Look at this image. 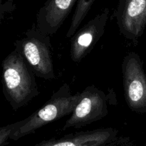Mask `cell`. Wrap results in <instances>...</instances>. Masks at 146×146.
Returning <instances> with one entry per match:
<instances>
[{
	"instance_id": "cell-3",
	"label": "cell",
	"mask_w": 146,
	"mask_h": 146,
	"mask_svg": "<svg viewBox=\"0 0 146 146\" xmlns=\"http://www.w3.org/2000/svg\"><path fill=\"white\" fill-rule=\"evenodd\" d=\"M14 47L36 76L47 81L56 78L51 38L40 31L36 24L14 42Z\"/></svg>"
},
{
	"instance_id": "cell-1",
	"label": "cell",
	"mask_w": 146,
	"mask_h": 146,
	"mask_svg": "<svg viewBox=\"0 0 146 146\" xmlns=\"http://www.w3.org/2000/svg\"><path fill=\"white\" fill-rule=\"evenodd\" d=\"M2 90L14 111L39 95L35 74L15 49L2 61Z\"/></svg>"
},
{
	"instance_id": "cell-10",
	"label": "cell",
	"mask_w": 146,
	"mask_h": 146,
	"mask_svg": "<svg viewBox=\"0 0 146 146\" xmlns=\"http://www.w3.org/2000/svg\"><path fill=\"white\" fill-rule=\"evenodd\" d=\"M96 0H78L75 11L71 19V25L66 34L67 38H71L74 35L84 19L89 12Z\"/></svg>"
},
{
	"instance_id": "cell-5",
	"label": "cell",
	"mask_w": 146,
	"mask_h": 146,
	"mask_svg": "<svg viewBox=\"0 0 146 146\" xmlns=\"http://www.w3.org/2000/svg\"><path fill=\"white\" fill-rule=\"evenodd\" d=\"M108 114V96L94 85L88 86L81 92L78 104L63 130L82 128L103 119Z\"/></svg>"
},
{
	"instance_id": "cell-11",
	"label": "cell",
	"mask_w": 146,
	"mask_h": 146,
	"mask_svg": "<svg viewBox=\"0 0 146 146\" xmlns=\"http://www.w3.org/2000/svg\"><path fill=\"white\" fill-rule=\"evenodd\" d=\"M26 123L25 119L9 124L7 125L1 127L0 128V146H5L9 143V139H11L13 134L18 129H19Z\"/></svg>"
},
{
	"instance_id": "cell-9",
	"label": "cell",
	"mask_w": 146,
	"mask_h": 146,
	"mask_svg": "<svg viewBox=\"0 0 146 146\" xmlns=\"http://www.w3.org/2000/svg\"><path fill=\"white\" fill-rule=\"evenodd\" d=\"M78 0H46L36 15V28L51 36L61 27Z\"/></svg>"
},
{
	"instance_id": "cell-8",
	"label": "cell",
	"mask_w": 146,
	"mask_h": 146,
	"mask_svg": "<svg viewBox=\"0 0 146 146\" xmlns=\"http://www.w3.org/2000/svg\"><path fill=\"white\" fill-rule=\"evenodd\" d=\"M118 131L113 128L71 133L61 138H52L33 146H108L119 138Z\"/></svg>"
},
{
	"instance_id": "cell-12",
	"label": "cell",
	"mask_w": 146,
	"mask_h": 146,
	"mask_svg": "<svg viewBox=\"0 0 146 146\" xmlns=\"http://www.w3.org/2000/svg\"><path fill=\"white\" fill-rule=\"evenodd\" d=\"M108 146H135L134 143L128 137H121L116 141L113 142V143L110 144Z\"/></svg>"
},
{
	"instance_id": "cell-7",
	"label": "cell",
	"mask_w": 146,
	"mask_h": 146,
	"mask_svg": "<svg viewBox=\"0 0 146 146\" xmlns=\"http://www.w3.org/2000/svg\"><path fill=\"white\" fill-rule=\"evenodd\" d=\"M114 16L121 35L136 42L146 27V0H118Z\"/></svg>"
},
{
	"instance_id": "cell-6",
	"label": "cell",
	"mask_w": 146,
	"mask_h": 146,
	"mask_svg": "<svg viewBox=\"0 0 146 146\" xmlns=\"http://www.w3.org/2000/svg\"><path fill=\"white\" fill-rule=\"evenodd\" d=\"M109 14V9L105 8L71 37L70 54L74 62H80L91 53L105 32Z\"/></svg>"
},
{
	"instance_id": "cell-4",
	"label": "cell",
	"mask_w": 146,
	"mask_h": 146,
	"mask_svg": "<svg viewBox=\"0 0 146 146\" xmlns=\"http://www.w3.org/2000/svg\"><path fill=\"white\" fill-rule=\"evenodd\" d=\"M124 97L133 112L146 113V74L141 57L130 51L122 62Z\"/></svg>"
},
{
	"instance_id": "cell-2",
	"label": "cell",
	"mask_w": 146,
	"mask_h": 146,
	"mask_svg": "<svg viewBox=\"0 0 146 146\" xmlns=\"http://www.w3.org/2000/svg\"><path fill=\"white\" fill-rule=\"evenodd\" d=\"M80 94L81 92L71 94L68 84L61 85L42 107L26 118L25 124L13 134L11 140L18 141L50 123L71 115L78 104Z\"/></svg>"
}]
</instances>
